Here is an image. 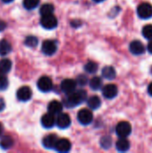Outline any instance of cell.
<instances>
[{
	"instance_id": "cell-1",
	"label": "cell",
	"mask_w": 152,
	"mask_h": 153,
	"mask_svg": "<svg viewBox=\"0 0 152 153\" xmlns=\"http://www.w3.org/2000/svg\"><path fill=\"white\" fill-rule=\"evenodd\" d=\"M87 100V92L84 90L74 91L73 92L67 94L65 99V105L67 108H74Z\"/></svg>"
},
{
	"instance_id": "cell-2",
	"label": "cell",
	"mask_w": 152,
	"mask_h": 153,
	"mask_svg": "<svg viewBox=\"0 0 152 153\" xmlns=\"http://www.w3.org/2000/svg\"><path fill=\"white\" fill-rule=\"evenodd\" d=\"M116 133L119 138H127L132 133V126L126 121L119 122L116 127Z\"/></svg>"
},
{
	"instance_id": "cell-3",
	"label": "cell",
	"mask_w": 152,
	"mask_h": 153,
	"mask_svg": "<svg viewBox=\"0 0 152 153\" xmlns=\"http://www.w3.org/2000/svg\"><path fill=\"white\" fill-rule=\"evenodd\" d=\"M77 119L82 126H88L93 121V114L90 109L82 108L78 112Z\"/></svg>"
},
{
	"instance_id": "cell-4",
	"label": "cell",
	"mask_w": 152,
	"mask_h": 153,
	"mask_svg": "<svg viewBox=\"0 0 152 153\" xmlns=\"http://www.w3.org/2000/svg\"><path fill=\"white\" fill-rule=\"evenodd\" d=\"M137 14L141 19L146 20L152 17V5L149 3H142L137 8Z\"/></svg>"
},
{
	"instance_id": "cell-5",
	"label": "cell",
	"mask_w": 152,
	"mask_h": 153,
	"mask_svg": "<svg viewBox=\"0 0 152 153\" xmlns=\"http://www.w3.org/2000/svg\"><path fill=\"white\" fill-rule=\"evenodd\" d=\"M40 24L43 28H45L47 30H52L57 26V20L53 15V13L42 15V17L40 19Z\"/></svg>"
},
{
	"instance_id": "cell-6",
	"label": "cell",
	"mask_w": 152,
	"mask_h": 153,
	"mask_svg": "<svg viewBox=\"0 0 152 153\" xmlns=\"http://www.w3.org/2000/svg\"><path fill=\"white\" fill-rule=\"evenodd\" d=\"M37 86H38L39 91H41L43 92H47V91H50L52 90L53 83H52V81L49 77L42 76L39 79V81L37 82Z\"/></svg>"
},
{
	"instance_id": "cell-7",
	"label": "cell",
	"mask_w": 152,
	"mask_h": 153,
	"mask_svg": "<svg viewBox=\"0 0 152 153\" xmlns=\"http://www.w3.org/2000/svg\"><path fill=\"white\" fill-rule=\"evenodd\" d=\"M41 49H42V52L45 55L51 56V55H54L56 52V50H57V45H56V41L47 39V40H45L42 43Z\"/></svg>"
},
{
	"instance_id": "cell-8",
	"label": "cell",
	"mask_w": 152,
	"mask_h": 153,
	"mask_svg": "<svg viewBox=\"0 0 152 153\" xmlns=\"http://www.w3.org/2000/svg\"><path fill=\"white\" fill-rule=\"evenodd\" d=\"M16 96H17V99L20 100V101H28L31 99V96H32V91L30 87L28 86H22L21 87L17 92H16Z\"/></svg>"
},
{
	"instance_id": "cell-9",
	"label": "cell",
	"mask_w": 152,
	"mask_h": 153,
	"mask_svg": "<svg viewBox=\"0 0 152 153\" xmlns=\"http://www.w3.org/2000/svg\"><path fill=\"white\" fill-rule=\"evenodd\" d=\"M77 82L73 79H65L61 82V90L65 94H70L76 90Z\"/></svg>"
},
{
	"instance_id": "cell-10",
	"label": "cell",
	"mask_w": 152,
	"mask_h": 153,
	"mask_svg": "<svg viewBox=\"0 0 152 153\" xmlns=\"http://www.w3.org/2000/svg\"><path fill=\"white\" fill-rule=\"evenodd\" d=\"M118 89L117 86L115 84H107L102 89V94L106 99L111 100L117 96Z\"/></svg>"
},
{
	"instance_id": "cell-11",
	"label": "cell",
	"mask_w": 152,
	"mask_h": 153,
	"mask_svg": "<svg viewBox=\"0 0 152 153\" xmlns=\"http://www.w3.org/2000/svg\"><path fill=\"white\" fill-rule=\"evenodd\" d=\"M71 148H72V144H71L69 140H67V139H60V140H58L57 139L54 149L58 152L66 153L70 152Z\"/></svg>"
},
{
	"instance_id": "cell-12",
	"label": "cell",
	"mask_w": 152,
	"mask_h": 153,
	"mask_svg": "<svg viewBox=\"0 0 152 153\" xmlns=\"http://www.w3.org/2000/svg\"><path fill=\"white\" fill-rule=\"evenodd\" d=\"M56 123L57 125V126L61 129H65L67 127L70 126L71 125V118L69 117L68 114L65 113H60L58 114L56 119Z\"/></svg>"
},
{
	"instance_id": "cell-13",
	"label": "cell",
	"mask_w": 152,
	"mask_h": 153,
	"mask_svg": "<svg viewBox=\"0 0 152 153\" xmlns=\"http://www.w3.org/2000/svg\"><path fill=\"white\" fill-rule=\"evenodd\" d=\"M129 49L132 54L135 56L142 55L145 52V47L140 40H133L130 43Z\"/></svg>"
},
{
	"instance_id": "cell-14",
	"label": "cell",
	"mask_w": 152,
	"mask_h": 153,
	"mask_svg": "<svg viewBox=\"0 0 152 153\" xmlns=\"http://www.w3.org/2000/svg\"><path fill=\"white\" fill-rule=\"evenodd\" d=\"M56 124V118L54 117V115H52L51 113H47L44 116H42L41 117V125L43 127L49 129L52 128Z\"/></svg>"
},
{
	"instance_id": "cell-15",
	"label": "cell",
	"mask_w": 152,
	"mask_h": 153,
	"mask_svg": "<svg viewBox=\"0 0 152 153\" xmlns=\"http://www.w3.org/2000/svg\"><path fill=\"white\" fill-rule=\"evenodd\" d=\"M47 110H48V113H51L54 116L58 115L63 110V105L58 100H52L49 102L47 106Z\"/></svg>"
},
{
	"instance_id": "cell-16",
	"label": "cell",
	"mask_w": 152,
	"mask_h": 153,
	"mask_svg": "<svg viewBox=\"0 0 152 153\" xmlns=\"http://www.w3.org/2000/svg\"><path fill=\"white\" fill-rule=\"evenodd\" d=\"M56 141H57L56 135L49 134V135H47L46 137H44L42 143H43V146L47 149H54L55 145L56 143Z\"/></svg>"
},
{
	"instance_id": "cell-17",
	"label": "cell",
	"mask_w": 152,
	"mask_h": 153,
	"mask_svg": "<svg viewBox=\"0 0 152 153\" xmlns=\"http://www.w3.org/2000/svg\"><path fill=\"white\" fill-rule=\"evenodd\" d=\"M116 150L120 152H125L130 149V142L126 138H120L116 144Z\"/></svg>"
},
{
	"instance_id": "cell-18",
	"label": "cell",
	"mask_w": 152,
	"mask_h": 153,
	"mask_svg": "<svg viewBox=\"0 0 152 153\" xmlns=\"http://www.w3.org/2000/svg\"><path fill=\"white\" fill-rule=\"evenodd\" d=\"M102 76L107 80H114L116 76V72L113 66H105L102 69Z\"/></svg>"
},
{
	"instance_id": "cell-19",
	"label": "cell",
	"mask_w": 152,
	"mask_h": 153,
	"mask_svg": "<svg viewBox=\"0 0 152 153\" xmlns=\"http://www.w3.org/2000/svg\"><path fill=\"white\" fill-rule=\"evenodd\" d=\"M87 104H88V106H89L90 108L95 110V109H98V108L100 107V105H101V100H100V99H99L98 96L94 95V96H91L90 98L88 99Z\"/></svg>"
},
{
	"instance_id": "cell-20",
	"label": "cell",
	"mask_w": 152,
	"mask_h": 153,
	"mask_svg": "<svg viewBox=\"0 0 152 153\" xmlns=\"http://www.w3.org/2000/svg\"><path fill=\"white\" fill-rule=\"evenodd\" d=\"M13 145V140L11 136L4 135L1 138L0 141V147L4 150H8Z\"/></svg>"
},
{
	"instance_id": "cell-21",
	"label": "cell",
	"mask_w": 152,
	"mask_h": 153,
	"mask_svg": "<svg viewBox=\"0 0 152 153\" xmlns=\"http://www.w3.org/2000/svg\"><path fill=\"white\" fill-rule=\"evenodd\" d=\"M11 51H12L11 44L5 39L1 40L0 41V55L5 56V55H8Z\"/></svg>"
},
{
	"instance_id": "cell-22",
	"label": "cell",
	"mask_w": 152,
	"mask_h": 153,
	"mask_svg": "<svg viewBox=\"0 0 152 153\" xmlns=\"http://www.w3.org/2000/svg\"><path fill=\"white\" fill-rule=\"evenodd\" d=\"M12 68V62L9 59H2L0 61V74H7Z\"/></svg>"
},
{
	"instance_id": "cell-23",
	"label": "cell",
	"mask_w": 152,
	"mask_h": 153,
	"mask_svg": "<svg viewBox=\"0 0 152 153\" xmlns=\"http://www.w3.org/2000/svg\"><path fill=\"white\" fill-rule=\"evenodd\" d=\"M90 87L91 88V90L93 91H98L99 90L101 87H102V80L98 77V76H95L93 77L92 79H90Z\"/></svg>"
},
{
	"instance_id": "cell-24",
	"label": "cell",
	"mask_w": 152,
	"mask_h": 153,
	"mask_svg": "<svg viewBox=\"0 0 152 153\" xmlns=\"http://www.w3.org/2000/svg\"><path fill=\"white\" fill-rule=\"evenodd\" d=\"M55 7L53 4H43L40 9H39V13L41 15H47V14H51L54 13Z\"/></svg>"
},
{
	"instance_id": "cell-25",
	"label": "cell",
	"mask_w": 152,
	"mask_h": 153,
	"mask_svg": "<svg viewBox=\"0 0 152 153\" xmlns=\"http://www.w3.org/2000/svg\"><path fill=\"white\" fill-rule=\"evenodd\" d=\"M39 4V0H23V6L27 10L35 9Z\"/></svg>"
},
{
	"instance_id": "cell-26",
	"label": "cell",
	"mask_w": 152,
	"mask_h": 153,
	"mask_svg": "<svg viewBox=\"0 0 152 153\" xmlns=\"http://www.w3.org/2000/svg\"><path fill=\"white\" fill-rule=\"evenodd\" d=\"M84 69L88 74H95L98 71V65L95 62L90 61L85 65Z\"/></svg>"
},
{
	"instance_id": "cell-27",
	"label": "cell",
	"mask_w": 152,
	"mask_h": 153,
	"mask_svg": "<svg viewBox=\"0 0 152 153\" xmlns=\"http://www.w3.org/2000/svg\"><path fill=\"white\" fill-rule=\"evenodd\" d=\"M142 35L147 39H152V24H147L143 27Z\"/></svg>"
},
{
	"instance_id": "cell-28",
	"label": "cell",
	"mask_w": 152,
	"mask_h": 153,
	"mask_svg": "<svg viewBox=\"0 0 152 153\" xmlns=\"http://www.w3.org/2000/svg\"><path fill=\"white\" fill-rule=\"evenodd\" d=\"M38 39L35 37V36H28L26 39H25V45L27 47H30V48H34L38 45Z\"/></svg>"
},
{
	"instance_id": "cell-29",
	"label": "cell",
	"mask_w": 152,
	"mask_h": 153,
	"mask_svg": "<svg viewBox=\"0 0 152 153\" xmlns=\"http://www.w3.org/2000/svg\"><path fill=\"white\" fill-rule=\"evenodd\" d=\"M100 145L103 149L108 150L112 146V139L109 136H104L100 140Z\"/></svg>"
},
{
	"instance_id": "cell-30",
	"label": "cell",
	"mask_w": 152,
	"mask_h": 153,
	"mask_svg": "<svg viewBox=\"0 0 152 153\" xmlns=\"http://www.w3.org/2000/svg\"><path fill=\"white\" fill-rule=\"evenodd\" d=\"M8 80L4 74H0V91H4L8 87Z\"/></svg>"
},
{
	"instance_id": "cell-31",
	"label": "cell",
	"mask_w": 152,
	"mask_h": 153,
	"mask_svg": "<svg viewBox=\"0 0 152 153\" xmlns=\"http://www.w3.org/2000/svg\"><path fill=\"white\" fill-rule=\"evenodd\" d=\"M76 82H77V84H79L81 86H85L88 82V77L84 74H81L77 77Z\"/></svg>"
},
{
	"instance_id": "cell-32",
	"label": "cell",
	"mask_w": 152,
	"mask_h": 153,
	"mask_svg": "<svg viewBox=\"0 0 152 153\" xmlns=\"http://www.w3.org/2000/svg\"><path fill=\"white\" fill-rule=\"evenodd\" d=\"M5 27H6V23L4 21L0 20V31L4 30L5 29Z\"/></svg>"
},
{
	"instance_id": "cell-33",
	"label": "cell",
	"mask_w": 152,
	"mask_h": 153,
	"mask_svg": "<svg viewBox=\"0 0 152 153\" xmlns=\"http://www.w3.org/2000/svg\"><path fill=\"white\" fill-rule=\"evenodd\" d=\"M4 108H5L4 100L3 99H0V111H3Z\"/></svg>"
},
{
	"instance_id": "cell-34",
	"label": "cell",
	"mask_w": 152,
	"mask_h": 153,
	"mask_svg": "<svg viewBox=\"0 0 152 153\" xmlns=\"http://www.w3.org/2000/svg\"><path fill=\"white\" fill-rule=\"evenodd\" d=\"M147 49H148V51L152 54V39H151V41H150V43L148 44V48H147Z\"/></svg>"
},
{
	"instance_id": "cell-35",
	"label": "cell",
	"mask_w": 152,
	"mask_h": 153,
	"mask_svg": "<svg viewBox=\"0 0 152 153\" xmlns=\"http://www.w3.org/2000/svg\"><path fill=\"white\" fill-rule=\"evenodd\" d=\"M148 93L152 97V82H151L148 86Z\"/></svg>"
},
{
	"instance_id": "cell-36",
	"label": "cell",
	"mask_w": 152,
	"mask_h": 153,
	"mask_svg": "<svg viewBox=\"0 0 152 153\" xmlns=\"http://www.w3.org/2000/svg\"><path fill=\"white\" fill-rule=\"evenodd\" d=\"M3 131H4V127H3V125L0 123V136H1L2 134H3Z\"/></svg>"
},
{
	"instance_id": "cell-37",
	"label": "cell",
	"mask_w": 152,
	"mask_h": 153,
	"mask_svg": "<svg viewBox=\"0 0 152 153\" xmlns=\"http://www.w3.org/2000/svg\"><path fill=\"white\" fill-rule=\"evenodd\" d=\"M4 3H5V4H8V3H11V2H13V0H2Z\"/></svg>"
},
{
	"instance_id": "cell-38",
	"label": "cell",
	"mask_w": 152,
	"mask_h": 153,
	"mask_svg": "<svg viewBox=\"0 0 152 153\" xmlns=\"http://www.w3.org/2000/svg\"><path fill=\"white\" fill-rule=\"evenodd\" d=\"M94 2H96V3H101V2H103V1H105V0H93Z\"/></svg>"
}]
</instances>
